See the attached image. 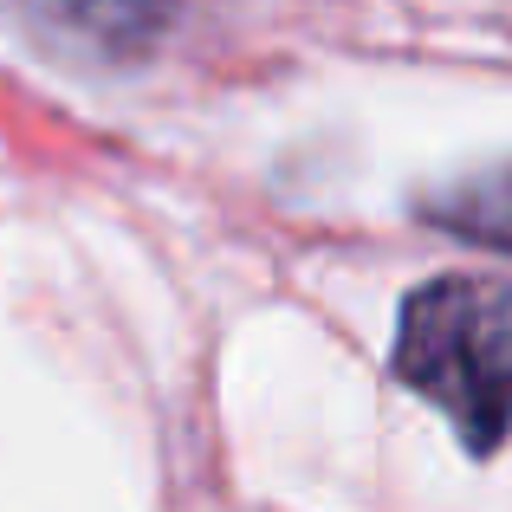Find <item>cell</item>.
Instances as JSON below:
<instances>
[{"instance_id": "cell-2", "label": "cell", "mask_w": 512, "mask_h": 512, "mask_svg": "<svg viewBox=\"0 0 512 512\" xmlns=\"http://www.w3.org/2000/svg\"><path fill=\"white\" fill-rule=\"evenodd\" d=\"M422 214L435 227H448V234H461V240H480V247H506L512 253V163L461 175L454 188L428 195Z\"/></svg>"}, {"instance_id": "cell-3", "label": "cell", "mask_w": 512, "mask_h": 512, "mask_svg": "<svg viewBox=\"0 0 512 512\" xmlns=\"http://www.w3.org/2000/svg\"><path fill=\"white\" fill-rule=\"evenodd\" d=\"M175 7L182 0H52V13L78 39H91L98 52H117V59L156 46V33L175 20Z\"/></svg>"}, {"instance_id": "cell-1", "label": "cell", "mask_w": 512, "mask_h": 512, "mask_svg": "<svg viewBox=\"0 0 512 512\" xmlns=\"http://www.w3.org/2000/svg\"><path fill=\"white\" fill-rule=\"evenodd\" d=\"M396 376L428 396L467 441L493 454L512 435V286L487 273H441L402 299Z\"/></svg>"}]
</instances>
